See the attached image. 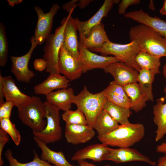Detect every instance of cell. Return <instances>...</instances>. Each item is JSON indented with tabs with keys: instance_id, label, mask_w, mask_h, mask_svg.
I'll return each instance as SVG.
<instances>
[{
	"instance_id": "6da1fadb",
	"label": "cell",
	"mask_w": 166,
	"mask_h": 166,
	"mask_svg": "<svg viewBox=\"0 0 166 166\" xmlns=\"http://www.w3.org/2000/svg\"><path fill=\"white\" fill-rule=\"evenodd\" d=\"M130 39L135 41L140 51L161 57H166V38L150 27L140 24L131 27Z\"/></svg>"
},
{
	"instance_id": "7a4b0ae2",
	"label": "cell",
	"mask_w": 166,
	"mask_h": 166,
	"mask_svg": "<svg viewBox=\"0 0 166 166\" xmlns=\"http://www.w3.org/2000/svg\"><path fill=\"white\" fill-rule=\"evenodd\" d=\"M144 127L141 123L130 122L120 125L116 129L109 133L98 136L101 143L107 145L120 148L130 147L143 138Z\"/></svg>"
},
{
	"instance_id": "3957f363",
	"label": "cell",
	"mask_w": 166,
	"mask_h": 166,
	"mask_svg": "<svg viewBox=\"0 0 166 166\" xmlns=\"http://www.w3.org/2000/svg\"><path fill=\"white\" fill-rule=\"evenodd\" d=\"M107 100L102 91L95 94L91 93L85 85L82 90L75 95L73 104L85 115L88 125L93 128L96 119L104 109Z\"/></svg>"
},
{
	"instance_id": "277c9868",
	"label": "cell",
	"mask_w": 166,
	"mask_h": 166,
	"mask_svg": "<svg viewBox=\"0 0 166 166\" xmlns=\"http://www.w3.org/2000/svg\"><path fill=\"white\" fill-rule=\"evenodd\" d=\"M19 118L22 123L31 129L39 132L45 128L46 121L44 102L38 97L33 96L26 102L18 108Z\"/></svg>"
},
{
	"instance_id": "5b68a950",
	"label": "cell",
	"mask_w": 166,
	"mask_h": 166,
	"mask_svg": "<svg viewBox=\"0 0 166 166\" xmlns=\"http://www.w3.org/2000/svg\"><path fill=\"white\" fill-rule=\"evenodd\" d=\"M74 9H72L68 16L63 18L61 25L56 28L54 33L49 34L45 40L43 59L47 63L46 71L50 74L59 73L58 60L60 51L64 42V30L69 18Z\"/></svg>"
},
{
	"instance_id": "8992f818",
	"label": "cell",
	"mask_w": 166,
	"mask_h": 166,
	"mask_svg": "<svg viewBox=\"0 0 166 166\" xmlns=\"http://www.w3.org/2000/svg\"><path fill=\"white\" fill-rule=\"evenodd\" d=\"M89 49L92 52L100 53L103 56L113 55L120 61L127 64L138 71L141 69L135 61L136 55L141 51L135 41L122 44L114 43L109 40L101 47Z\"/></svg>"
},
{
	"instance_id": "52a82bcc",
	"label": "cell",
	"mask_w": 166,
	"mask_h": 166,
	"mask_svg": "<svg viewBox=\"0 0 166 166\" xmlns=\"http://www.w3.org/2000/svg\"><path fill=\"white\" fill-rule=\"evenodd\" d=\"M44 105L46 126L40 132H32L34 136L47 144L60 140L62 137V131L60 125V110L56 106L46 101L44 102Z\"/></svg>"
},
{
	"instance_id": "ba28073f",
	"label": "cell",
	"mask_w": 166,
	"mask_h": 166,
	"mask_svg": "<svg viewBox=\"0 0 166 166\" xmlns=\"http://www.w3.org/2000/svg\"><path fill=\"white\" fill-rule=\"evenodd\" d=\"M31 47L25 55L19 57L10 56L12 64L10 71L17 81L28 83L34 77L35 74L28 68L29 61L33 52L38 45L34 35L30 38Z\"/></svg>"
},
{
	"instance_id": "9c48e42d",
	"label": "cell",
	"mask_w": 166,
	"mask_h": 166,
	"mask_svg": "<svg viewBox=\"0 0 166 166\" xmlns=\"http://www.w3.org/2000/svg\"><path fill=\"white\" fill-rule=\"evenodd\" d=\"M34 8L38 17L34 36L38 45H41L51 34L54 17L59 10L60 7L58 4H54L47 13H44L43 10L38 6H35Z\"/></svg>"
},
{
	"instance_id": "30bf717a",
	"label": "cell",
	"mask_w": 166,
	"mask_h": 166,
	"mask_svg": "<svg viewBox=\"0 0 166 166\" xmlns=\"http://www.w3.org/2000/svg\"><path fill=\"white\" fill-rule=\"evenodd\" d=\"M79 59L82 65L83 73L97 69H104L111 64L120 61L113 56L99 55L84 47L79 42Z\"/></svg>"
},
{
	"instance_id": "8fae6325",
	"label": "cell",
	"mask_w": 166,
	"mask_h": 166,
	"mask_svg": "<svg viewBox=\"0 0 166 166\" xmlns=\"http://www.w3.org/2000/svg\"><path fill=\"white\" fill-rule=\"evenodd\" d=\"M58 65L59 73L70 81L79 78L83 73L80 61L75 58L63 45L60 51Z\"/></svg>"
},
{
	"instance_id": "7c38bea8",
	"label": "cell",
	"mask_w": 166,
	"mask_h": 166,
	"mask_svg": "<svg viewBox=\"0 0 166 166\" xmlns=\"http://www.w3.org/2000/svg\"><path fill=\"white\" fill-rule=\"evenodd\" d=\"M103 70L113 76L115 83L122 86L137 82L139 71L124 62L113 63Z\"/></svg>"
},
{
	"instance_id": "4fadbf2b",
	"label": "cell",
	"mask_w": 166,
	"mask_h": 166,
	"mask_svg": "<svg viewBox=\"0 0 166 166\" xmlns=\"http://www.w3.org/2000/svg\"><path fill=\"white\" fill-rule=\"evenodd\" d=\"M119 2V0H105L97 12L88 20L82 21L77 18H74L79 38L86 37L91 28L101 23L103 18L107 17L114 4H118Z\"/></svg>"
},
{
	"instance_id": "5bb4252c",
	"label": "cell",
	"mask_w": 166,
	"mask_h": 166,
	"mask_svg": "<svg viewBox=\"0 0 166 166\" xmlns=\"http://www.w3.org/2000/svg\"><path fill=\"white\" fill-rule=\"evenodd\" d=\"M117 164L132 161H141L151 166H155L156 162L152 160L148 156L141 153L137 150L128 148H120L117 149L110 148L109 151L104 159Z\"/></svg>"
},
{
	"instance_id": "9a60e30c",
	"label": "cell",
	"mask_w": 166,
	"mask_h": 166,
	"mask_svg": "<svg viewBox=\"0 0 166 166\" xmlns=\"http://www.w3.org/2000/svg\"><path fill=\"white\" fill-rule=\"evenodd\" d=\"M95 135L94 129L88 125L66 124L65 138L67 142L74 145L85 143Z\"/></svg>"
},
{
	"instance_id": "2e32d148",
	"label": "cell",
	"mask_w": 166,
	"mask_h": 166,
	"mask_svg": "<svg viewBox=\"0 0 166 166\" xmlns=\"http://www.w3.org/2000/svg\"><path fill=\"white\" fill-rule=\"evenodd\" d=\"M110 148L103 143L89 145L77 150L71 157V160L77 161L89 159L93 162H101L104 160Z\"/></svg>"
},
{
	"instance_id": "e0dca14e",
	"label": "cell",
	"mask_w": 166,
	"mask_h": 166,
	"mask_svg": "<svg viewBox=\"0 0 166 166\" xmlns=\"http://www.w3.org/2000/svg\"><path fill=\"white\" fill-rule=\"evenodd\" d=\"M70 81L60 73L50 74L43 82L34 86V92L36 94L46 96L55 89L68 88Z\"/></svg>"
},
{
	"instance_id": "ac0fdd59",
	"label": "cell",
	"mask_w": 166,
	"mask_h": 166,
	"mask_svg": "<svg viewBox=\"0 0 166 166\" xmlns=\"http://www.w3.org/2000/svg\"><path fill=\"white\" fill-rule=\"evenodd\" d=\"M0 77L2 82L4 97L6 101H12L15 106L18 108L30 98L31 97L24 94L19 89L11 76L3 77L0 73Z\"/></svg>"
},
{
	"instance_id": "d6986e66",
	"label": "cell",
	"mask_w": 166,
	"mask_h": 166,
	"mask_svg": "<svg viewBox=\"0 0 166 166\" xmlns=\"http://www.w3.org/2000/svg\"><path fill=\"white\" fill-rule=\"evenodd\" d=\"M75 96L73 88L69 87L52 92L45 98L46 101L65 112L70 109Z\"/></svg>"
},
{
	"instance_id": "ffe728a7",
	"label": "cell",
	"mask_w": 166,
	"mask_h": 166,
	"mask_svg": "<svg viewBox=\"0 0 166 166\" xmlns=\"http://www.w3.org/2000/svg\"><path fill=\"white\" fill-rule=\"evenodd\" d=\"M102 91L107 101L122 107L130 108V101L123 86L116 83L113 81Z\"/></svg>"
},
{
	"instance_id": "44dd1931",
	"label": "cell",
	"mask_w": 166,
	"mask_h": 166,
	"mask_svg": "<svg viewBox=\"0 0 166 166\" xmlns=\"http://www.w3.org/2000/svg\"><path fill=\"white\" fill-rule=\"evenodd\" d=\"M72 14L70 15L65 28L63 45L75 58L79 60V41L74 18L72 17Z\"/></svg>"
},
{
	"instance_id": "7402d4cb",
	"label": "cell",
	"mask_w": 166,
	"mask_h": 166,
	"mask_svg": "<svg viewBox=\"0 0 166 166\" xmlns=\"http://www.w3.org/2000/svg\"><path fill=\"white\" fill-rule=\"evenodd\" d=\"M109 41L104 25L101 23L91 28L86 37L79 38V42L85 48L90 49L101 47Z\"/></svg>"
},
{
	"instance_id": "603a6c76",
	"label": "cell",
	"mask_w": 166,
	"mask_h": 166,
	"mask_svg": "<svg viewBox=\"0 0 166 166\" xmlns=\"http://www.w3.org/2000/svg\"><path fill=\"white\" fill-rule=\"evenodd\" d=\"M164 97L156 100L153 107V121L157 127L155 141H158L166 135V103Z\"/></svg>"
},
{
	"instance_id": "cb8c5ba5",
	"label": "cell",
	"mask_w": 166,
	"mask_h": 166,
	"mask_svg": "<svg viewBox=\"0 0 166 166\" xmlns=\"http://www.w3.org/2000/svg\"><path fill=\"white\" fill-rule=\"evenodd\" d=\"M123 86L130 100L131 109L138 113L145 107L146 102L149 100L142 93L138 83L129 84Z\"/></svg>"
},
{
	"instance_id": "d4e9b609",
	"label": "cell",
	"mask_w": 166,
	"mask_h": 166,
	"mask_svg": "<svg viewBox=\"0 0 166 166\" xmlns=\"http://www.w3.org/2000/svg\"><path fill=\"white\" fill-rule=\"evenodd\" d=\"M34 139L42 150L40 158L55 166H73L66 159L63 152H55L49 149L47 144L34 136Z\"/></svg>"
},
{
	"instance_id": "484cf974",
	"label": "cell",
	"mask_w": 166,
	"mask_h": 166,
	"mask_svg": "<svg viewBox=\"0 0 166 166\" xmlns=\"http://www.w3.org/2000/svg\"><path fill=\"white\" fill-rule=\"evenodd\" d=\"M159 70H149L141 69L139 71L137 82L142 93L148 98L149 100L153 101L152 84L155 77L159 73Z\"/></svg>"
},
{
	"instance_id": "4316f807",
	"label": "cell",
	"mask_w": 166,
	"mask_h": 166,
	"mask_svg": "<svg viewBox=\"0 0 166 166\" xmlns=\"http://www.w3.org/2000/svg\"><path fill=\"white\" fill-rule=\"evenodd\" d=\"M120 126L105 110L103 109L97 117L93 127L100 136L111 132Z\"/></svg>"
},
{
	"instance_id": "83f0119b",
	"label": "cell",
	"mask_w": 166,
	"mask_h": 166,
	"mask_svg": "<svg viewBox=\"0 0 166 166\" xmlns=\"http://www.w3.org/2000/svg\"><path fill=\"white\" fill-rule=\"evenodd\" d=\"M104 109L118 124L122 125L129 122L128 118L132 114L130 109L125 108L115 105L107 101Z\"/></svg>"
},
{
	"instance_id": "f1b7e54d",
	"label": "cell",
	"mask_w": 166,
	"mask_h": 166,
	"mask_svg": "<svg viewBox=\"0 0 166 166\" xmlns=\"http://www.w3.org/2000/svg\"><path fill=\"white\" fill-rule=\"evenodd\" d=\"M160 57L141 51L136 55L135 61L141 69L159 70Z\"/></svg>"
},
{
	"instance_id": "f546056e",
	"label": "cell",
	"mask_w": 166,
	"mask_h": 166,
	"mask_svg": "<svg viewBox=\"0 0 166 166\" xmlns=\"http://www.w3.org/2000/svg\"><path fill=\"white\" fill-rule=\"evenodd\" d=\"M33 152L34 156L33 160L26 163L18 162L13 156L12 152L9 149L7 150L5 155L9 166H55L42 160L35 150H34Z\"/></svg>"
},
{
	"instance_id": "4dcf8cb0",
	"label": "cell",
	"mask_w": 166,
	"mask_h": 166,
	"mask_svg": "<svg viewBox=\"0 0 166 166\" xmlns=\"http://www.w3.org/2000/svg\"><path fill=\"white\" fill-rule=\"evenodd\" d=\"M62 119L68 124L88 125L86 118L84 113L78 109L65 111L62 115Z\"/></svg>"
},
{
	"instance_id": "1f68e13d",
	"label": "cell",
	"mask_w": 166,
	"mask_h": 166,
	"mask_svg": "<svg viewBox=\"0 0 166 166\" xmlns=\"http://www.w3.org/2000/svg\"><path fill=\"white\" fill-rule=\"evenodd\" d=\"M0 128L10 135L16 145H19L21 141L20 133L10 118L0 119Z\"/></svg>"
},
{
	"instance_id": "d6a6232c",
	"label": "cell",
	"mask_w": 166,
	"mask_h": 166,
	"mask_svg": "<svg viewBox=\"0 0 166 166\" xmlns=\"http://www.w3.org/2000/svg\"><path fill=\"white\" fill-rule=\"evenodd\" d=\"M4 24L0 22V66L3 67L7 63L8 54V43Z\"/></svg>"
},
{
	"instance_id": "836d02e7",
	"label": "cell",
	"mask_w": 166,
	"mask_h": 166,
	"mask_svg": "<svg viewBox=\"0 0 166 166\" xmlns=\"http://www.w3.org/2000/svg\"><path fill=\"white\" fill-rule=\"evenodd\" d=\"M145 24L166 38V22L157 17L148 16L146 18Z\"/></svg>"
},
{
	"instance_id": "e575fe53",
	"label": "cell",
	"mask_w": 166,
	"mask_h": 166,
	"mask_svg": "<svg viewBox=\"0 0 166 166\" xmlns=\"http://www.w3.org/2000/svg\"><path fill=\"white\" fill-rule=\"evenodd\" d=\"M14 106H15L14 103L9 101H6L3 104L0 105V119L10 118Z\"/></svg>"
},
{
	"instance_id": "d590c367",
	"label": "cell",
	"mask_w": 166,
	"mask_h": 166,
	"mask_svg": "<svg viewBox=\"0 0 166 166\" xmlns=\"http://www.w3.org/2000/svg\"><path fill=\"white\" fill-rule=\"evenodd\" d=\"M140 2V0H122L119 5L118 12L119 14L124 15L126 10L130 6L136 5Z\"/></svg>"
},
{
	"instance_id": "8d00e7d4",
	"label": "cell",
	"mask_w": 166,
	"mask_h": 166,
	"mask_svg": "<svg viewBox=\"0 0 166 166\" xmlns=\"http://www.w3.org/2000/svg\"><path fill=\"white\" fill-rule=\"evenodd\" d=\"M9 141L8 134L2 129H0V166H2L4 162L2 157L3 148L6 144Z\"/></svg>"
},
{
	"instance_id": "74e56055",
	"label": "cell",
	"mask_w": 166,
	"mask_h": 166,
	"mask_svg": "<svg viewBox=\"0 0 166 166\" xmlns=\"http://www.w3.org/2000/svg\"><path fill=\"white\" fill-rule=\"evenodd\" d=\"M33 64L34 69L39 72L46 70L47 67V63L43 58L36 59L34 61Z\"/></svg>"
},
{
	"instance_id": "f35d334b",
	"label": "cell",
	"mask_w": 166,
	"mask_h": 166,
	"mask_svg": "<svg viewBox=\"0 0 166 166\" xmlns=\"http://www.w3.org/2000/svg\"><path fill=\"white\" fill-rule=\"evenodd\" d=\"M78 0H72L67 2L62 6V8L66 10L67 12L69 13L73 9H75L77 6V3Z\"/></svg>"
},
{
	"instance_id": "ab89813d",
	"label": "cell",
	"mask_w": 166,
	"mask_h": 166,
	"mask_svg": "<svg viewBox=\"0 0 166 166\" xmlns=\"http://www.w3.org/2000/svg\"><path fill=\"white\" fill-rule=\"evenodd\" d=\"M93 1L92 0H78L77 5V6L81 9H83L88 6Z\"/></svg>"
},
{
	"instance_id": "60d3db41",
	"label": "cell",
	"mask_w": 166,
	"mask_h": 166,
	"mask_svg": "<svg viewBox=\"0 0 166 166\" xmlns=\"http://www.w3.org/2000/svg\"><path fill=\"white\" fill-rule=\"evenodd\" d=\"M156 151L157 152L166 153V140L156 147Z\"/></svg>"
},
{
	"instance_id": "b9f144b4",
	"label": "cell",
	"mask_w": 166,
	"mask_h": 166,
	"mask_svg": "<svg viewBox=\"0 0 166 166\" xmlns=\"http://www.w3.org/2000/svg\"><path fill=\"white\" fill-rule=\"evenodd\" d=\"M4 93L2 82L0 77V105L3 104L5 101H4Z\"/></svg>"
},
{
	"instance_id": "7bdbcfd3",
	"label": "cell",
	"mask_w": 166,
	"mask_h": 166,
	"mask_svg": "<svg viewBox=\"0 0 166 166\" xmlns=\"http://www.w3.org/2000/svg\"><path fill=\"white\" fill-rule=\"evenodd\" d=\"M79 165L77 166L73 165V166H98L95 165L92 163H89L85 160L79 161H77ZM103 166H111L109 165H106Z\"/></svg>"
},
{
	"instance_id": "ee69618b",
	"label": "cell",
	"mask_w": 166,
	"mask_h": 166,
	"mask_svg": "<svg viewBox=\"0 0 166 166\" xmlns=\"http://www.w3.org/2000/svg\"><path fill=\"white\" fill-rule=\"evenodd\" d=\"M165 154L159 158L156 166H166V153Z\"/></svg>"
},
{
	"instance_id": "f6af8a7d",
	"label": "cell",
	"mask_w": 166,
	"mask_h": 166,
	"mask_svg": "<svg viewBox=\"0 0 166 166\" xmlns=\"http://www.w3.org/2000/svg\"><path fill=\"white\" fill-rule=\"evenodd\" d=\"M9 5L11 7L14 6L15 5H17L21 3L22 0H7Z\"/></svg>"
},
{
	"instance_id": "bcb514c9",
	"label": "cell",
	"mask_w": 166,
	"mask_h": 166,
	"mask_svg": "<svg viewBox=\"0 0 166 166\" xmlns=\"http://www.w3.org/2000/svg\"><path fill=\"white\" fill-rule=\"evenodd\" d=\"M160 12L161 15H166V0L164 1L163 5L160 10Z\"/></svg>"
},
{
	"instance_id": "7dc6e473",
	"label": "cell",
	"mask_w": 166,
	"mask_h": 166,
	"mask_svg": "<svg viewBox=\"0 0 166 166\" xmlns=\"http://www.w3.org/2000/svg\"><path fill=\"white\" fill-rule=\"evenodd\" d=\"M163 73L164 76L166 78V63L164 65L163 67ZM164 92L165 94V96L164 97L166 101V84L164 89Z\"/></svg>"
}]
</instances>
